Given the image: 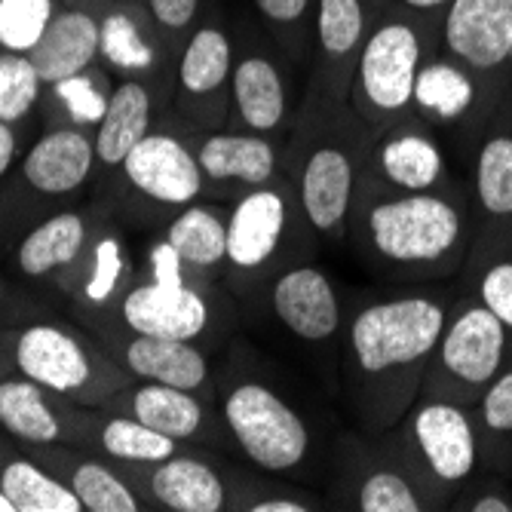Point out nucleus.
Instances as JSON below:
<instances>
[{
  "label": "nucleus",
  "mask_w": 512,
  "mask_h": 512,
  "mask_svg": "<svg viewBox=\"0 0 512 512\" xmlns=\"http://www.w3.org/2000/svg\"><path fill=\"white\" fill-rule=\"evenodd\" d=\"M457 292L454 279L350 301L338 368V399L350 427L381 436L414 405Z\"/></svg>",
  "instance_id": "nucleus-1"
},
{
  "label": "nucleus",
  "mask_w": 512,
  "mask_h": 512,
  "mask_svg": "<svg viewBox=\"0 0 512 512\" xmlns=\"http://www.w3.org/2000/svg\"><path fill=\"white\" fill-rule=\"evenodd\" d=\"M240 335L224 347L215 378V408L230 454L261 473L322 485L341 427L292 371Z\"/></svg>",
  "instance_id": "nucleus-2"
},
{
  "label": "nucleus",
  "mask_w": 512,
  "mask_h": 512,
  "mask_svg": "<svg viewBox=\"0 0 512 512\" xmlns=\"http://www.w3.org/2000/svg\"><path fill=\"white\" fill-rule=\"evenodd\" d=\"M347 249L378 279L399 286L454 283L473 252L467 188L433 194L356 191Z\"/></svg>",
  "instance_id": "nucleus-3"
},
{
  "label": "nucleus",
  "mask_w": 512,
  "mask_h": 512,
  "mask_svg": "<svg viewBox=\"0 0 512 512\" xmlns=\"http://www.w3.org/2000/svg\"><path fill=\"white\" fill-rule=\"evenodd\" d=\"M368 135L371 129L350 102L301 96L286 138V175L319 249H347Z\"/></svg>",
  "instance_id": "nucleus-4"
},
{
  "label": "nucleus",
  "mask_w": 512,
  "mask_h": 512,
  "mask_svg": "<svg viewBox=\"0 0 512 512\" xmlns=\"http://www.w3.org/2000/svg\"><path fill=\"white\" fill-rule=\"evenodd\" d=\"M105 325H123L129 332L154 338L194 341L224 353L240 335L243 310L218 279L191 270L163 237H154L145 264H138L132 286Z\"/></svg>",
  "instance_id": "nucleus-5"
},
{
  "label": "nucleus",
  "mask_w": 512,
  "mask_h": 512,
  "mask_svg": "<svg viewBox=\"0 0 512 512\" xmlns=\"http://www.w3.org/2000/svg\"><path fill=\"white\" fill-rule=\"evenodd\" d=\"M243 322L276 335L319 378L325 393L338 399L341 341L350 301L332 273L316 258L295 261L240 304Z\"/></svg>",
  "instance_id": "nucleus-6"
},
{
  "label": "nucleus",
  "mask_w": 512,
  "mask_h": 512,
  "mask_svg": "<svg viewBox=\"0 0 512 512\" xmlns=\"http://www.w3.org/2000/svg\"><path fill=\"white\" fill-rule=\"evenodd\" d=\"M316 255L319 243L304 221L289 175L230 203L221 286L237 304L249 301L283 267Z\"/></svg>",
  "instance_id": "nucleus-7"
},
{
  "label": "nucleus",
  "mask_w": 512,
  "mask_h": 512,
  "mask_svg": "<svg viewBox=\"0 0 512 512\" xmlns=\"http://www.w3.org/2000/svg\"><path fill=\"white\" fill-rule=\"evenodd\" d=\"M381 436L424 497L427 512H445L460 488L485 467L473 411L448 399L417 396Z\"/></svg>",
  "instance_id": "nucleus-8"
},
{
  "label": "nucleus",
  "mask_w": 512,
  "mask_h": 512,
  "mask_svg": "<svg viewBox=\"0 0 512 512\" xmlns=\"http://www.w3.org/2000/svg\"><path fill=\"white\" fill-rule=\"evenodd\" d=\"M439 19L414 16L384 0L356 56L350 108L368 129H381L414 105V83L433 50H439Z\"/></svg>",
  "instance_id": "nucleus-9"
},
{
  "label": "nucleus",
  "mask_w": 512,
  "mask_h": 512,
  "mask_svg": "<svg viewBox=\"0 0 512 512\" xmlns=\"http://www.w3.org/2000/svg\"><path fill=\"white\" fill-rule=\"evenodd\" d=\"M96 181V138L83 126H50L0 181V249H13L34 224L71 206Z\"/></svg>",
  "instance_id": "nucleus-10"
},
{
  "label": "nucleus",
  "mask_w": 512,
  "mask_h": 512,
  "mask_svg": "<svg viewBox=\"0 0 512 512\" xmlns=\"http://www.w3.org/2000/svg\"><path fill=\"white\" fill-rule=\"evenodd\" d=\"M7 341L19 375L77 405H108L132 384L108 347L80 322L31 319L7 329Z\"/></svg>",
  "instance_id": "nucleus-11"
},
{
  "label": "nucleus",
  "mask_w": 512,
  "mask_h": 512,
  "mask_svg": "<svg viewBox=\"0 0 512 512\" xmlns=\"http://www.w3.org/2000/svg\"><path fill=\"white\" fill-rule=\"evenodd\" d=\"M114 178V206L135 218H151L157 227L175 212L206 200V184L194 151V129L169 111L157 117V126L138 142Z\"/></svg>",
  "instance_id": "nucleus-12"
},
{
  "label": "nucleus",
  "mask_w": 512,
  "mask_h": 512,
  "mask_svg": "<svg viewBox=\"0 0 512 512\" xmlns=\"http://www.w3.org/2000/svg\"><path fill=\"white\" fill-rule=\"evenodd\" d=\"M509 359V329L473 292L460 286L427 362L421 396L448 399L473 408Z\"/></svg>",
  "instance_id": "nucleus-13"
},
{
  "label": "nucleus",
  "mask_w": 512,
  "mask_h": 512,
  "mask_svg": "<svg viewBox=\"0 0 512 512\" xmlns=\"http://www.w3.org/2000/svg\"><path fill=\"white\" fill-rule=\"evenodd\" d=\"M359 188L381 194H433L467 188V178L445 138L411 111L371 129Z\"/></svg>",
  "instance_id": "nucleus-14"
},
{
  "label": "nucleus",
  "mask_w": 512,
  "mask_h": 512,
  "mask_svg": "<svg viewBox=\"0 0 512 512\" xmlns=\"http://www.w3.org/2000/svg\"><path fill=\"white\" fill-rule=\"evenodd\" d=\"M322 497L341 512H427L384 436L341 427L322 476Z\"/></svg>",
  "instance_id": "nucleus-15"
},
{
  "label": "nucleus",
  "mask_w": 512,
  "mask_h": 512,
  "mask_svg": "<svg viewBox=\"0 0 512 512\" xmlns=\"http://www.w3.org/2000/svg\"><path fill=\"white\" fill-rule=\"evenodd\" d=\"M237 40L221 13H206L181 43L172 77V114L194 132L227 126Z\"/></svg>",
  "instance_id": "nucleus-16"
},
{
  "label": "nucleus",
  "mask_w": 512,
  "mask_h": 512,
  "mask_svg": "<svg viewBox=\"0 0 512 512\" xmlns=\"http://www.w3.org/2000/svg\"><path fill=\"white\" fill-rule=\"evenodd\" d=\"M301 96L295 68L270 37L246 34L237 40L234 74H230V114L224 129L289 138Z\"/></svg>",
  "instance_id": "nucleus-17"
},
{
  "label": "nucleus",
  "mask_w": 512,
  "mask_h": 512,
  "mask_svg": "<svg viewBox=\"0 0 512 512\" xmlns=\"http://www.w3.org/2000/svg\"><path fill=\"white\" fill-rule=\"evenodd\" d=\"M503 105L494 92L454 56L433 50L414 83L411 111L427 120L451 148L457 166L467 163L479 132Z\"/></svg>",
  "instance_id": "nucleus-18"
},
{
  "label": "nucleus",
  "mask_w": 512,
  "mask_h": 512,
  "mask_svg": "<svg viewBox=\"0 0 512 512\" xmlns=\"http://www.w3.org/2000/svg\"><path fill=\"white\" fill-rule=\"evenodd\" d=\"M473 215V252L488 255L512 243V96L494 111L463 163Z\"/></svg>",
  "instance_id": "nucleus-19"
},
{
  "label": "nucleus",
  "mask_w": 512,
  "mask_h": 512,
  "mask_svg": "<svg viewBox=\"0 0 512 512\" xmlns=\"http://www.w3.org/2000/svg\"><path fill=\"white\" fill-rule=\"evenodd\" d=\"M234 454L188 445L151 467H120L145 509L166 512H230Z\"/></svg>",
  "instance_id": "nucleus-20"
},
{
  "label": "nucleus",
  "mask_w": 512,
  "mask_h": 512,
  "mask_svg": "<svg viewBox=\"0 0 512 512\" xmlns=\"http://www.w3.org/2000/svg\"><path fill=\"white\" fill-rule=\"evenodd\" d=\"M439 50L467 65L497 99L512 86V0H451Z\"/></svg>",
  "instance_id": "nucleus-21"
},
{
  "label": "nucleus",
  "mask_w": 512,
  "mask_h": 512,
  "mask_svg": "<svg viewBox=\"0 0 512 512\" xmlns=\"http://www.w3.org/2000/svg\"><path fill=\"white\" fill-rule=\"evenodd\" d=\"M206 200L234 203L240 194L264 188L286 175V138L246 129L194 132Z\"/></svg>",
  "instance_id": "nucleus-22"
},
{
  "label": "nucleus",
  "mask_w": 512,
  "mask_h": 512,
  "mask_svg": "<svg viewBox=\"0 0 512 512\" xmlns=\"http://www.w3.org/2000/svg\"><path fill=\"white\" fill-rule=\"evenodd\" d=\"M92 335L108 347L114 362L132 381L169 384V387L194 390V393L215 399L221 353L194 341L138 335V332L123 329V325H105V329H96Z\"/></svg>",
  "instance_id": "nucleus-23"
},
{
  "label": "nucleus",
  "mask_w": 512,
  "mask_h": 512,
  "mask_svg": "<svg viewBox=\"0 0 512 512\" xmlns=\"http://www.w3.org/2000/svg\"><path fill=\"white\" fill-rule=\"evenodd\" d=\"M99 62L117 77L151 83L160 102L172 108L175 56L166 50L145 0H108L105 4Z\"/></svg>",
  "instance_id": "nucleus-24"
},
{
  "label": "nucleus",
  "mask_w": 512,
  "mask_h": 512,
  "mask_svg": "<svg viewBox=\"0 0 512 512\" xmlns=\"http://www.w3.org/2000/svg\"><path fill=\"white\" fill-rule=\"evenodd\" d=\"M135 270L138 264L129 252L123 230L114 212L105 206L96 230H92V240L83 252V261L77 264L74 276L68 279V286L62 292L71 301L77 322L86 325L89 332L105 325L114 316L126 289L132 286Z\"/></svg>",
  "instance_id": "nucleus-25"
},
{
  "label": "nucleus",
  "mask_w": 512,
  "mask_h": 512,
  "mask_svg": "<svg viewBox=\"0 0 512 512\" xmlns=\"http://www.w3.org/2000/svg\"><path fill=\"white\" fill-rule=\"evenodd\" d=\"M99 408L123 411L135 417V421H142L145 427L169 439H178L184 445H203L230 454V439L224 433L215 399L203 393L154 384V381H132L108 405Z\"/></svg>",
  "instance_id": "nucleus-26"
},
{
  "label": "nucleus",
  "mask_w": 512,
  "mask_h": 512,
  "mask_svg": "<svg viewBox=\"0 0 512 512\" xmlns=\"http://www.w3.org/2000/svg\"><path fill=\"white\" fill-rule=\"evenodd\" d=\"M89 405H77L43 384L10 371L0 375V433L22 445L80 448Z\"/></svg>",
  "instance_id": "nucleus-27"
},
{
  "label": "nucleus",
  "mask_w": 512,
  "mask_h": 512,
  "mask_svg": "<svg viewBox=\"0 0 512 512\" xmlns=\"http://www.w3.org/2000/svg\"><path fill=\"white\" fill-rule=\"evenodd\" d=\"M102 209L105 206H92V209L68 206L34 224L10 249V261L16 273L28 279V283H50V289L62 295L77 264L83 261V252L92 240V230H96L102 218Z\"/></svg>",
  "instance_id": "nucleus-28"
},
{
  "label": "nucleus",
  "mask_w": 512,
  "mask_h": 512,
  "mask_svg": "<svg viewBox=\"0 0 512 512\" xmlns=\"http://www.w3.org/2000/svg\"><path fill=\"white\" fill-rule=\"evenodd\" d=\"M46 470L56 473L83 512H142L145 503L111 460L74 445H25Z\"/></svg>",
  "instance_id": "nucleus-29"
},
{
  "label": "nucleus",
  "mask_w": 512,
  "mask_h": 512,
  "mask_svg": "<svg viewBox=\"0 0 512 512\" xmlns=\"http://www.w3.org/2000/svg\"><path fill=\"white\" fill-rule=\"evenodd\" d=\"M169 111L151 83L135 77H117L111 99L105 108V117L92 129L96 138V181L111 178L129 151L142 142V138L157 126V117Z\"/></svg>",
  "instance_id": "nucleus-30"
},
{
  "label": "nucleus",
  "mask_w": 512,
  "mask_h": 512,
  "mask_svg": "<svg viewBox=\"0 0 512 512\" xmlns=\"http://www.w3.org/2000/svg\"><path fill=\"white\" fill-rule=\"evenodd\" d=\"M80 448L111 460L114 467H151V463L181 454L188 445L145 427L123 411L89 405Z\"/></svg>",
  "instance_id": "nucleus-31"
},
{
  "label": "nucleus",
  "mask_w": 512,
  "mask_h": 512,
  "mask_svg": "<svg viewBox=\"0 0 512 512\" xmlns=\"http://www.w3.org/2000/svg\"><path fill=\"white\" fill-rule=\"evenodd\" d=\"M227 218H230V203L197 200L175 212L166 224H160L157 237H163L191 270L221 283L224 255H227Z\"/></svg>",
  "instance_id": "nucleus-32"
},
{
  "label": "nucleus",
  "mask_w": 512,
  "mask_h": 512,
  "mask_svg": "<svg viewBox=\"0 0 512 512\" xmlns=\"http://www.w3.org/2000/svg\"><path fill=\"white\" fill-rule=\"evenodd\" d=\"M0 491L16 512H83L74 491L16 439L0 433Z\"/></svg>",
  "instance_id": "nucleus-33"
},
{
  "label": "nucleus",
  "mask_w": 512,
  "mask_h": 512,
  "mask_svg": "<svg viewBox=\"0 0 512 512\" xmlns=\"http://www.w3.org/2000/svg\"><path fill=\"white\" fill-rule=\"evenodd\" d=\"M329 509L322 491L316 488L270 476L255 470L252 463L234 457L230 470V512H322Z\"/></svg>",
  "instance_id": "nucleus-34"
},
{
  "label": "nucleus",
  "mask_w": 512,
  "mask_h": 512,
  "mask_svg": "<svg viewBox=\"0 0 512 512\" xmlns=\"http://www.w3.org/2000/svg\"><path fill=\"white\" fill-rule=\"evenodd\" d=\"M316 7L319 0H252V10L264 34L292 68L310 74L316 46Z\"/></svg>",
  "instance_id": "nucleus-35"
},
{
  "label": "nucleus",
  "mask_w": 512,
  "mask_h": 512,
  "mask_svg": "<svg viewBox=\"0 0 512 512\" xmlns=\"http://www.w3.org/2000/svg\"><path fill=\"white\" fill-rule=\"evenodd\" d=\"M470 411L482 445V463L494 473L512 476V359Z\"/></svg>",
  "instance_id": "nucleus-36"
},
{
  "label": "nucleus",
  "mask_w": 512,
  "mask_h": 512,
  "mask_svg": "<svg viewBox=\"0 0 512 512\" xmlns=\"http://www.w3.org/2000/svg\"><path fill=\"white\" fill-rule=\"evenodd\" d=\"M108 74L111 71L99 62L56 86H46L43 99L65 114L59 126H83V129L99 126L114 89V80Z\"/></svg>",
  "instance_id": "nucleus-37"
},
{
  "label": "nucleus",
  "mask_w": 512,
  "mask_h": 512,
  "mask_svg": "<svg viewBox=\"0 0 512 512\" xmlns=\"http://www.w3.org/2000/svg\"><path fill=\"white\" fill-rule=\"evenodd\" d=\"M457 283L473 292L512 335V243L488 255L470 258Z\"/></svg>",
  "instance_id": "nucleus-38"
},
{
  "label": "nucleus",
  "mask_w": 512,
  "mask_h": 512,
  "mask_svg": "<svg viewBox=\"0 0 512 512\" xmlns=\"http://www.w3.org/2000/svg\"><path fill=\"white\" fill-rule=\"evenodd\" d=\"M43 92L46 83L28 56L0 50V120L22 126L43 102Z\"/></svg>",
  "instance_id": "nucleus-39"
},
{
  "label": "nucleus",
  "mask_w": 512,
  "mask_h": 512,
  "mask_svg": "<svg viewBox=\"0 0 512 512\" xmlns=\"http://www.w3.org/2000/svg\"><path fill=\"white\" fill-rule=\"evenodd\" d=\"M56 10L59 0H0V50L28 56Z\"/></svg>",
  "instance_id": "nucleus-40"
},
{
  "label": "nucleus",
  "mask_w": 512,
  "mask_h": 512,
  "mask_svg": "<svg viewBox=\"0 0 512 512\" xmlns=\"http://www.w3.org/2000/svg\"><path fill=\"white\" fill-rule=\"evenodd\" d=\"M145 4L172 56H178L181 43L206 16V0H145Z\"/></svg>",
  "instance_id": "nucleus-41"
},
{
  "label": "nucleus",
  "mask_w": 512,
  "mask_h": 512,
  "mask_svg": "<svg viewBox=\"0 0 512 512\" xmlns=\"http://www.w3.org/2000/svg\"><path fill=\"white\" fill-rule=\"evenodd\" d=\"M451 512H512L509 476L482 467L448 506Z\"/></svg>",
  "instance_id": "nucleus-42"
},
{
  "label": "nucleus",
  "mask_w": 512,
  "mask_h": 512,
  "mask_svg": "<svg viewBox=\"0 0 512 512\" xmlns=\"http://www.w3.org/2000/svg\"><path fill=\"white\" fill-rule=\"evenodd\" d=\"M19 151H22V135L16 123H4L0 120V181H4L16 163H19Z\"/></svg>",
  "instance_id": "nucleus-43"
},
{
  "label": "nucleus",
  "mask_w": 512,
  "mask_h": 512,
  "mask_svg": "<svg viewBox=\"0 0 512 512\" xmlns=\"http://www.w3.org/2000/svg\"><path fill=\"white\" fill-rule=\"evenodd\" d=\"M393 4L408 10V13H414V16H427V19H439L442 22V16H445L451 0H393Z\"/></svg>",
  "instance_id": "nucleus-44"
},
{
  "label": "nucleus",
  "mask_w": 512,
  "mask_h": 512,
  "mask_svg": "<svg viewBox=\"0 0 512 512\" xmlns=\"http://www.w3.org/2000/svg\"><path fill=\"white\" fill-rule=\"evenodd\" d=\"M13 359H10V341H7V329H0V375H10Z\"/></svg>",
  "instance_id": "nucleus-45"
},
{
  "label": "nucleus",
  "mask_w": 512,
  "mask_h": 512,
  "mask_svg": "<svg viewBox=\"0 0 512 512\" xmlns=\"http://www.w3.org/2000/svg\"><path fill=\"white\" fill-rule=\"evenodd\" d=\"M7 304H10V283L4 276H0V313L7 310Z\"/></svg>",
  "instance_id": "nucleus-46"
},
{
  "label": "nucleus",
  "mask_w": 512,
  "mask_h": 512,
  "mask_svg": "<svg viewBox=\"0 0 512 512\" xmlns=\"http://www.w3.org/2000/svg\"><path fill=\"white\" fill-rule=\"evenodd\" d=\"M0 512H16V506L10 503V497L4 491H0Z\"/></svg>",
  "instance_id": "nucleus-47"
},
{
  "label": "nucleus",
  "mask_w": 512,
  "mask_h": 512,
  "mask_svg": "<svg viewBox=\"0 0 512 512\" xmlns=\"http://www.w3.org/2000/svg\"><path fill=\"white\" fill-rule=\"evenodd\" d=\"M509 96H512V86H509Z\"/></svg>",
  "instance_id": "nucleus-48"
}]
</instances>
